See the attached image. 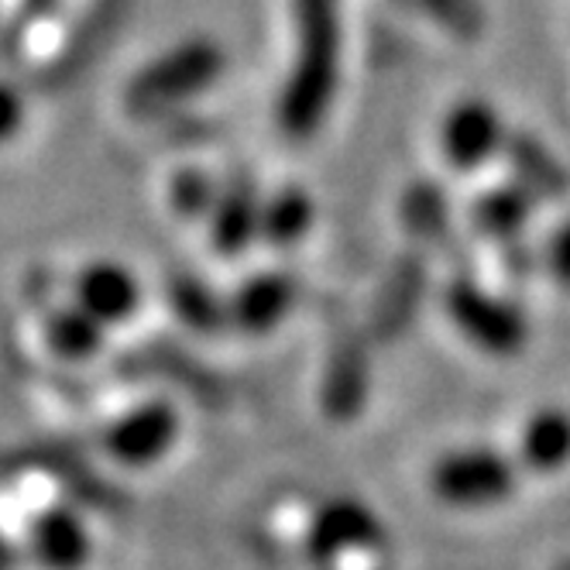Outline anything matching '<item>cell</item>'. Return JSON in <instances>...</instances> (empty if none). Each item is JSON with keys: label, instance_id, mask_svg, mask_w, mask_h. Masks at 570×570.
<instances>
[{"label": "cell", "instance_id": "cell-1", "mask_svg": "<svg viewBox=\"0 0 570 570\" xmlns=\"http://www.w3.org/2000/svg\"><path fill=\"white\" fill-rule=\"evenodd\" d=\"M296 18V62L275 104L285 138L309 141L334 107L341 79V0H293Z\"/></svg>", "mask_w": 570, "mask_h": 570}, {"label": "cell", "instance_id": "cell-2", "mask_svg": "<svg viewBox=\"0 0 570 570\" xmlns=\"http://www.w3.org/2000/svg\"><path fill=\"white\" fill-rule=\"evenodd\" d=\"M443 309L474 347L492 357H515L529 344V320L522 306L488 293L474 278H454L446 285Z\"/></svg>", "mask_w": 570, "mask_h": 570}, {"label": "cell", "instance_id": "cell-3", "mask_svg": "<svg viewBox=\"0 0 570 570\" xmlns=\"http://www.w3.org/2000/svg\"><path fill=\"white\" fill-rule=\"evenodd\" d=\"M220 72V46L207 42V38H196V42L173 49L169 56H161L158 62L138 72V79L128 87V107L135 114H161L214 87Z\"/></svg>", "mask_w": 570, "mask_h": 570}, {"label": "cell", "instance_id": "cell-4", "mask_svg": "<svg viewBox=\"0 0 570 570\" xmlns=\"http://www.w3.org/2000/svg\"><path fill=\"white\" fill-rule=\"evenodd\" d=\"M430 484L436 499L446 505L478 509L505 502L515 488V464L488 446H471V451H454L436 461Z\"/></svg>", "mask_w": 570, "mask_h": 570}, {"label": "cell", "instance_id": "cell-5", "mask_svg": "<svg viewBox=\"0 0 570 570\" xmlns=\"http://www.w3.org/2000/svg\"><path fill=\"white\" fill-rule=\"evenodd\" d=\"M505 141H509V131L502 125V114L481 97L458 100L451 110H446L443 125H440L443 161L464 176L484 169L495 155H502Z\"/></svg>", "mask_w": 570, "mask_h": 570}, {"label": "cell", "instance_id": "cell-6", "mask_svg": "<svg viewBox=\"0 0 570 570\" xmlns=\"http://www.w3.org/2000/svg\"><path fill=\"white\" fill-rule=\"evenodd\" d=\"M296 278L285 272H262L248 278L230 299V323L244 334H268L293 313Z\"/></svg>", "mask_w": 570, "mask_h": 570}, {"label": "cell", "instance_id": "cell-7", "mask_svg": "<svg viewBox=\"0 0 570 570\" xmlns=\"http://www.w3.org/2000/svg\"><path fill=\"white\" fill-rule=\"evenodd\" d=\"M76 303L79 309H87L100 327L128 320L138 303H141V285L138 278L114 262H97L90 265L76 282Z\"/></svg>", "mask_w": 570, "mask_h": 570}, {"label": "cell", "instance_id": "cell-8", "mask_svg": "<svg viewBox=\"0 0 570 570\" xmlns=\"http://www.w3.org/2000/svg\"><path fill=\"white\" fill-rule=\"evenodd\" d=\"M502 155L509 161L512 183L522 186L537 203H553L570 193V173L540 138L525 131H509Z\"/></svg>", "mask_w": 570, "mask_h": 570}, {"label": "cell", "instance_id": "cell-9", "mask_svg": "<svg viewBox=\"0 0 570 570\" xmlns=\"http://www.w3.org/2000/svg\"><path fill=\"white\" fill-rule=\"evenodd\" d=\"M537 210V199L529 196L522 186H515L512 179L509 183H499L492 189H484L471 199V227L488 237V240H515L525 227H529V217Z\"/></svg>", "mask_w": 570, "mask_h": 570}, {"label": "cell", "instance_id": "cell-10", "mask_svg": "<svg viewBox=\"0 0 570 570\" xmlns=\"http://www.w3.org/2000/svg\"><path fill=\"white\" fill-rule=\"evenodd\" d=\"M262 207L265 203L248 179L234 183L214 207V248L227 258L248 252L252 240L262 237Z\"/></svg>", "mask_w": 570, "mask_h": 570}, {"label": "cell", "instance_id": "cell-11", "mask_svg": "<svg viewBox=\"0 0 570 570\" xmlns=\"http://www.w3.org/2000/svg\"><path fill=\"white\" fill-rule=\"evenodd\" d=\"M372 382V364L368 351L357 341H344L327 368V382H323V405L334 420H354L361 413L364 399H368Z\"/></svg>", "mask_w": 570, "mask_h": 570}, {"label": "cell", "instance_id": "cell-12", "mask_svg": "<svg viewBox=\"0 0 570 570\" xmlns=\"http://www.w3.org/2000/svg\"><path fill=\"white\" fill-rule=\"evenodd\" d=\"M519 461L537 474H557L570 464V413L540 410L525 420L519 436Z\"/></svg>", "mask_w": 570, "mask_h": 570}, {"label": "cell", "instance_id": "cell-13", "mask_svg": "<svg viewBox=\"0 0 570 570\" xmlns=\"http://www.w3.org/2000/svg\"><path fill=\"white\" fill-rule=\"evenodd\" d=\"M382 540V529L375 522V515L357 505V502H334L323 509V515L316 519L313 529V547L337 553V550H351V547H375Z\"/></svg>", "mask_w": 570, "mask_h": 570}, {"label": "cell", "instance_id": "cell-14", "mask_svg": "<svg viewBox=\"0 0 570 570\" xmlns=\"http://www.w3.org/2000/svg\"><path fill=\"white\" fill-rule=\"evenodd\" d=\"M313 199L299 186H285L262 207V240L272 248H293L299 237L313 227Z\"/></svg>", "mask_w": 570, "mask_h": 570}, {"label": "cell", "instance_id": "cell-15", "mask_svg": "<svg viewBox=\"0 0 570 570\" xmlns=\"http://www.w3.org/2000/svg\"><path fill=\"white\" fill-rule=\"evenodd\" d=\"M399 217L413 237L436 240L451 224V203H446V193L436 183H413L402 193Z\"/></svg>", "mask_w": 570, "mask_h": 570}, {"label": "cell", "instance_id": "cell-16", "mask_svg": "<svg viewBox=\"0 0 570 570\" xmlns=\"http://www.w3.org/2000/svg\"><path fill=\"white\" fill-rule=\"evenodd\" d=\"M173 413L166 410V405H151V410L131 416L128 423H120L117 433H114V446L125 458H155L161 446H166L173 440Z\"/></svg>", "mask_w": 570, "mask_h": 570}, {"label": "cell", "instance_id": "cell-17", "mask_svg": "<svg viewBox=\"0 0 570 570\" xmlns=\"http://www.w3.org/2000/svg\"><path fill=\"white\" fill-rule=\"evenodd\" d=\"M46 337L52 351H59L62 357H90L94 351H100L104 327L87 309L76 306V309H59L46 320Z\"/></svg>", "mask_w": 570, "mask_h": 570}, {"label": "cell", "instance_id": "cell-18", "mask_svg": "<svg viewBox=\"0 0 570 570\" xmlns=\"http://www.w3.org/2000/svg\"><path fill=\"white\" fill-rule=\"evenodd\" d=\"M169 296H173V309L196 331H217L230 320V309H224L207 285L196 278H176Z\"/></svg>", "mask_w": 570, "mask_h": 570}, {"label": "cell", "instance_id": "cell-19", "mask_svg": "<svg viewBox=\"0 0 570 570\" xmlns=\"http://www.w3.org/2000/svg\"><path fill=\"white\" fill-rule=\"evenodd\" d=\"M416 4L430 18H436L443 28H451L464 38H471L484 28V11L478 0H416Z\"/></svg>", "mask_w": 570, "mask_h": 570}, {"label": "cell", "instance_id": "cell-20", "mask_svg": "<svg viewBox=\"0 0 570 570\" xmlns=\"http://www.w3.org/2000/svg\"><path fill=\"white\" fill-rule=\"evenodd\" d=\"M173 203L176 210L186 214V217H199L217 207V196H214V183L199 173H183L176 179V189H173Z\"/></svg>", "mask_w": 570, "mask_h": 570}, {"label": "cell", "instance_id": "cell-21", "mask_svg": "<svg viewBox=\"0 0 570 570\" xmlns=\"http://www.w3.org/2000/svg\"><path fill=\"white\" fill-rule=\"evenodd\" d=\"M547 272L560 289H570V217L547 240Z\"/></svg>", "mask_w": 570, "mask_h": 570}, {"label": "cell", "instance_id": "cell-22", "mask_svg": "<svg viewBox=\"0 0 570 570\" xmlns=\"http://www.w3.org/2000/svg\"><path fill=\"white\" fill-rule=\"evenodd\" d=\"M21 120H24V104H21V97H18L11 87L0 83V141L14 138L18 128H21Z\"/></svg>", "mask_w": 570, "mask_h": 570}]
</instances>
